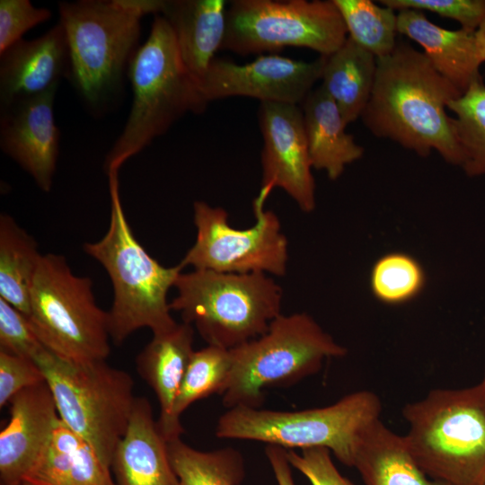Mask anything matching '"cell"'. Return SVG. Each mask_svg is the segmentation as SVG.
<instances>
[{
    "label": "cell",
    "mask_w": 485,
    "mask_h": 485,
    "mask_svg": "<svg viewBox=\"0 0 485 485\" xmlns=\"http://www.w3.org/2000/svg\"><path fill=\"white\" fill-rule=\"evenodd\" d=\"M461 95L423 52L397 42L389 56L377 58L372 94L360 118L377 137L421 157L436 151L446 163L462 166L463 152L446 112L448 103Z\"/></svg>",
    "instance_id": "obj_1"
},
{
    "label": "cell",
    "mask_w": 485,
    "mask_h": 485,
    "mask_svg": "<svg viewBox=\"0 0 485 485\" xmlns=\"http://www.w3.org/2000/svg\"><path fill=\"white\" fill-rule=\"evenodd\" d=\"M119 171L107 174L110 198L108 230L97 242H86L84 251L108 273L113 288L109 316L110 340L124 342L133 332L148 328L153 334L172 329L178 322L171 314L168 292L183 268L164 267L135 237L123 210Z\"/></svg>",
    "instance_id": "obj_2"
},
{
    "label": "cell",
    "mask_w": 485,
    "mask_h": 485,
    "mask_svg": "<svg viewBox=\"0 0 485 485\" xmlns=\"http://www.w3.org/2000/svg\"><path fill=\"white\" fill-rule=\"evenodd\" d=\"M163 0H79L58 4L70 58L69 79L92 109L117 93L138 49L141 19Z\"/></svg>",
    "instance_id": "obj_3"
},
{
    "label": "cell",
    "mask_w": 485,
    "mask_h": 485,
    "mask_svg": "<svg viewBox=\"0 0 485 485\" xmlns=\"http://www.w3.org/2000/svg\"><path fill=\"white\" fill-rule=\"evenodd\" d=\"M128 76L132 106L121 134L104 159L106 173L119 170L186 113H201L208 104L182 63L172 31L161 14L155 15L147 40L133 57Z\"/></svg>",
    "instance_id": "obj_4"
},
{
    "label": "cell",
    "mask_w": 485,
    "mask_h": 485,
    "mask_svg": "<svg viewBox=\"0 0 485 485\" xmlns=\"http://www.w3.org/2000/svg\"><path fill=\"white\" fill-rule=\"evenodd\" d=\"M403 436L414 459L431 479L452 485L485 483V383L434 389L401 410Z\"/></svg>",
    "instance_id": "obj_5"
},
{
    "label": "cell",
    "mask_w": 485,
    "mask_h": 485,
    "mask_svg": "<svg viewBox=\"0 0 485 485\" xmlns=\"http://www.w3.org/2000/svg\"><path fill=\"white\" fill-rule=\"evenodd\" d=\"M170 303L207 345L232 349L264 334L281 314L283 290L266 273L181 272Z\"/></svg>",
    "instance_id": "obj_6"
},
{
    "label": "cell",
    "mask_w": 485,
    "mask_h": 485,
    "mask_svg": "<svg viewBox=\"0 0 485 485\" xmlns=\"http://www.w3.org/2000/svg\"><path fill=\"white\" fill-rule=\"evenodd\" d=\"M230 350L232 371L222 394L226 410L260 409L266 390L294 385L348 352L306 313H281L264 334Z\"/></svg>",
    "instance_id": "obj_7"
},
{
    "label": "cell",
    "mask_w": 485,
    "mask_h": 485,
    "mask_svg": "<svg viewBox=\"0 0 485 485\" xmlns=\"http://www.w3.org/2000/svg\"><path fill=\"white\" fill-rule=\"evenodd\" d=\"M382 402L367 390L343 396L321 408L282 411L235 407L222 414L216 436L252 440L290 450L324 447L353 467L357 445L368 427L380 419Z\"/></svg>",
    "instance_id": "obj_8"
},
{
    "label": "cell",
    "mask_w": 485,
    "mask_h": 485,
    "mask_svg": "<svg viewBox=\"0 0 485 485\" xmlns=\"http://www.w3.org/2000/svg\"><path fill=\"white\" fill-rule=\"evenodd\" d=\"M62 422L111 465L137 400L130 375L106 360L77 363L47 348L35 358Z\"/></svg>",
    "instance_id": "obj_9"
},
{
    "label": "cell",
    "mask_w": 485,
    "mask_h": 485,
    "mask_svg": "<svg viewBox=\"0 0 485 485\" xmlns=\"http://www.w3.org/2000/svg\"><path fill=\"white\" fill-rule=\"evenodd\" d=\"M27 318L42 345L62 359L102 361L110 352L108 312L96 304L92 279L75 275L62 255H41Z\"/></svg>",
    "instance_id": "obj_10"
},
{
    "label": "cell",
    "mask_w": 485,
    "mask_h": 485,
    "mask_svg": "<svg viewBox=\"0 0 485 485\" xmlns=\"http://www.w3.org/2000/svg\"><path fill=\"white\" fill-rule=\"evenodd\" d=\"M347 34L333 0H235L227 9L222 48L246 56L297 47L329 57Z\"/></svg>",
    "instance_id": "obj_11"
},
{
    "label": "cell",
    "mask_w": 485,
    "mask_h": 485,
    "mask_svg": "<svg viewBox=\"0 0 485 485\" xmlns=\"http://www.w3.org/2000/svg\"><path fill=\"white\" fill-rule=\"evenodd\" d=\"M269 194L266 190H260L252 203L256 221L245 229L233 227L224 208L204 201L194 202L196 239L181 260V267L225 273L285 276L288 242L278 216L264 207Z\"/></svg>",
    "instance_id": "obj_12"
},
{
    "label": "cell",
    "mask_w": 485,
    "mask_h": 485,
    "mask_svg": "<svg viewBox=\"0 0 485 485\" xmlns=\"http://www.w3.org/2000/svg\"><path fill=\"white\" fill-rule=\"evenodd\" d=\"M325 57L312 61L260 55L246 64L216 57L198 83L204 100L250 97L260 102L300 104L322 78Z\"/></svg>",
    "instance_id": "obj_13"
},
{
    "label": "cell",
    "mask_w": 485,
    "mask_h": 485,
    "mask_svg": "<svg viewBox=\"0 0 485 485\" xmlns=\"http://www.w3.org/2000/svg\"><path fill=\"white\" fill-rule=\"evenodd\" d=\"M259 121L263 146L261 187L283 190L304 213L316 207L302 109L296 104L260 102Z\"/></svg>",
    "instance_id": "obj_14"
},
{
    "label": "cell",
    "mask_w": 485,
    "mask_h": 485,
    "mask_svg": "<svg viewBox=\"0 0 485 485\" xmlns=\"http://www.w3.org/2000/svg\"><path fill=\"white\" fill-rule=\"evenodd\" d=\"M57 86L1 107L0 147L48 192L53 184L60 132L55 123Z\"/></svg>",
    "instance_id": "obj_15"
},
{
    "label": "cell",
    "mask_w": 485,
    "mask_h": 485,
    "mask_svg": "<svg viewBox=\"0 0 485 485\" xmlns=\"http://www.w3.org/2000/svg\"><path fill=\"white\" fill-rule=\"evenodd\" d=\"M46 382L18 392L0 432V485H20L48 444L58 420Z\"/></svg>",
    "instance_id": "obj_16"
},
{
    "label": "cell",
    "mask_w": 485,
    "mask_h": 485,
    "mask_svg": "<svg viewBox=\"0 0 485 485\" xmlns=\"http://www.w3.org/2000/svg\"><path fill=\"white\" fill-rule=\"evenodd\" d=\"M0 57V107L43 93L69 77L68 44L60 22L35 40H19Z\"/></svg>",
    "instance_id": "obj_17"
},
{
    "label": "cell",
    "mask_w": 485,
    "mask_h": 485,
    "mask_svg": "<svg viewBox=\"0 0 485 485\" xmlns=\"http://www.w3.org/2000/svg\"><path fill=\"white\" fill-rule=\"evenodd\" d=\"M194 328L185 322L153 334L150 342L137 357L139 375L154 392L160 414L157 423L167 442L180 438L184 432L173 410L180 387L193 349Z\"/></svg>",
    "instance_id": "obj_18"
},
{
    "label": "cell",
    "mask_w": 485,
    "mask_h": 485,
    "mask_svg": "<svg viewBox=\"0 0 485 485\" xmlns=\"http://www.w3.org/2000/svg\"><path fill=\"white\" fill-rule=\"evenodd\" d=\"M110 467L117 485H180L170 462L168 442L147 399L137 397Z\"/></svg>",
    "instance_id": "obj_19"
},
{
    "label": "cell",
    "mask_w": 485,
    "mask_h": 485,
    "mask_svg": "<svg viewBox=\"0 0 485 485\" xmlns=\"http://www.w3.org/2000/svg\"><path fill=\"white\" fill-rule=\"evenodd\" d=\"M227 4L224 0H163L160 14L169 23L182 63L197 83L223 47Z\"/></svg>",
    "instance_id": "obj_20"
},
{
    "label": "cell",
    "mask_w": 485,
    "mask_h": 485,
    "mask_svg": "<svg viewBox=\"0 0 485 485\" xmlns=\"http://www.w3.org/2000/svg\"><path fill=\"white\" fill-rule=\"evenodd\" d=\"M397 27L399 33L421 46L434 68L462 94L481 76L475 31L444 29L414 9L398 11Z\"/></svg>",
    "instance_id": "obj_21"
},
{
    "label": "cell",
    "mask_w": 485,
    "mask_h": 485,
    "mask_svg": "<svg viewBox=\"0 0 485 485\" xmlns=\"http://www.w3.org/2000/svg\"><path fill=\"white\" fill-rule=\"evenodd\" d=\"M22 485H117L111 467L58 419Z\"/></svg>",
    "instance_id": "obj_22"
},
{
    "label": "cell",
    "mask_w": 485,
    "mask_h": 485,
    "mask_svg": "<svg viewBox=\"0 0 485 485\" xmlns=\"http://www.w3.org/2000/svg\"><path fill=\"white\" fill-rule=\"evenodd\" d=\"M304 127L313 168L335 181L345 168L360 159L363 146L346 132L347 124L333 100L322 85L302 102Z\"/></svg>",
    "instance_id": "obj_23"
},
{
    "label": "cell",
    "mask_w": 485,
    "mask_h": 485,
    "mask_svg": "<svg viewBox=\"0 0 485 485\" xmlns=\"http://www.w3.org/2000/svg\"><path fill=\"white\" fill-rule=\"evenodd\" d=\"M353 467L366 485H452L428 479L411 454L403 436L381 420L373 422L356 450Z\"/></svg>",
    "instance_id": "obj_24"
},
{
    "label": "cell",
    "mask_w": 485,
    "mask_h": 485,
    "mask_svg": "<svg viewBox=\"0 0 485 485\" xmlns=\"http://www.w3.org/2000/svg\"><path fill=\"white\" fill-rule=\"evenodd\" d=\"M377 58L349 37L329 57L321 84L349 124L361 117L375 84Z\"/></svg>",
    "instance_id": "obj_25"
},
{
    "label": "cell",
    "mask_w": 485,
    "mask_h": 485,
    "mask_svg": "<svg viewBox=\"0 0 485 485\" xmlns=\"http://www.w3.org/2000/svg\"><path fill=\"white\" fill-rule=\"evenodd\" d=\"M36 241L9 215H0V298L26 316L40 257Z\"/></svg>",
    "instance_id": "obj_26"
},
{
    "label": "cell",
    "mask_w": 485,
    "mask_h": 485,
    "mask_svg": "<svg viewBox=\"0 0 485 485\" xmlns=\"http://www.w3.org/2000/svg\"><path fill=\"white\" fill-rule=\"evenodd\" d=\"M168 454L180 485H240L243 481L244 460L233 447L200 451L180 437L168 442Z\"/></svg>",
    "instance_id": "obj_27"
},
{
    "label": "cell",
    "mask_w": 485,
    "mask_h": 485,
    "mask_svg": "<svg viewBox=\"0 0 485 485\" xmlns=\"http://www.w3.org/2000/svg\"><path fill=\"white\" fill-rule=\"evenodd\" d=\"M349 38L376 58L389 56L397 45V13L370 0H333Z\"/></svg>",
    "instance_id": "obj_28"
},
{
    "label": "cell",
    "mask_w": 485,
    "mask_h": 485,
    "mask_svg": "<svg viewBox=\"0 0 485 485\" xmlns=\"http://www.w3.org/2000/svg\"><path fill=\"white\" fill-rule=\"evenodd\" d=\"M447 109L455 114L454 130L463 152L462 168L468 177L485 175V84L476 79Z\"/></svg>",
    "instance_id": "obj_29"
},
{
    "label": "cell",
    "mask_w": 485,
    "mask_h": 485,
    "mask_svg": "<svg viewBox=\"0 0 485 485\" xmlns=\"http://www.w3.org/2000/svg\"><path fill=\"white\" fill-rule=\"evenodd\" d=\"M233 360L231 350L217 346L194 350L180 387L173 415H181L190 405L212 394L222 395L228 384Z\"/></svg>",
    "instance_id": "obj_30"
},
{
    "label": "cell",
    "mask_w": 485,
    "mask_h": 485,
    "mask_svg": "<svg viewBox=\"0 0 485 485\" xmlns=\"http://www.w3.org/2000/svg\"><path fill=\"white\" fill-rule=\"evenodd\" d=\"M426 281V272L420 262L413 256L400 251L379 257L369 275L372 295L389 305L411 301L423 291Z\"/></svg>",
    "instance_id": "obj_31"
},
{
    "label": "cell",
    "mask_w": 485,
    "mask_h": 485,
    "mask_svg": "<svg viewBox=\"0 0 485 485\" xmlns=\"http://www.w3.org/2000/svg\"><path fill=\"white\" fill-rule=\"evenodd\" d=\"M394 11H429L458 22L462 29L476 31L485 22V0H381Z\"/></svg>",
    "instance_id": "obj_32"
},
{
    "label": "cell",
    "mask_w": 485,
    "mask_h": 485,
    "mask_svg": "<svg viewBox=\"0 0 485 485\" xmlns=\"http://www.w3.org/2000/svg\"><path fill=\"white\" fill-rule=\"evenodd\" d=\"M45 348L27 316L0 298V351L35 360Z\"/></svg>",
    "instance_id": "obj_33"
},
{
    "label": "cell",
    "mask_w": 485,
    "mask_h": 485,
    "mask_svg": "<svg viewBox=\"0 0 485 485\" xmlns=\"http://www.w3.org/2000/svg\"><path fill=\"white\" fill-rule=\"evenodd\" d=\"M50 17V10L34 7L29 0H1L0 54L22 40L27 31Z\"/></svg>",
    "instance_id": "obj_34"
},
{
    "label": "cell",
    "mask_w": 485,
    "mask_h": 485,
    "mask_svg": "<svg viewBox=\"0 0 485 485\" xmlns=\"http://www.w3.org/2000/svg\"><path fill=\"white\" fill-rule=\"evenodd\" d=\"M46 382L35 360L0 351V407L22 390Z\"/></svg>",
    "instance_id": "obj_35"
},
{
    "label": "cell",
    "mask_w": 485,
    "mask_h": 485,
    "mask_svg": "<svg viewBox=\"0 0 485 485\" xmlns=\"http://www.w3.org/2000/svg\"><path fill=\"white\" fill-rule=\"evenodd\" d=\"M287 455L291 466L304 475L312 485H354L339 472L327 448L303 449L301 454L287 449Z\"/></svg>",
    "instance_id": "obj_36"
},
{
    "label": "cell",
    "mask_w": 485,
    "mask_h": 485,
    "mask_svg": "<svg viewBox=\"0 0 485 485\" xmlns=\"http://www.w3.org/2000/svg\"><path fill=\"white\" fill-rule=\"evenodd\" d=\"M265 454L278 485H295L287 449L274 445L265 446Z\"/></svg>",
    "instance_id": "obj_37"
},
{
    "label": "cell",
    "mask_w": 485,
    "mask_h": 485,
    "mask_svg": "<svg viewBox=\"0 0 485 485\" xmlns=\"http://www.w3.org/2000/svg\"><path fill=\"white\" fill-rule=\"evenodd\" d=\"M477 49L481 63L485 62V22L475 31Z\"/></svg>",
    "instance_id": "obj_38"
},
{
    "label": "cell",
    "mask_w": 485,
    "mask_h": 485,
    "mask_svg": "<svg viewBox=\"0 0 485 485\" xmlns=\"http://www.w3.org/2000/svg\"><path fill=\"white\" fill-rule=\"evenodd\" d=\"M482 382H484V383H485V369H484V377H483V380H482Z\"/></svg>",
    "instance_id": "obj_39"
},
{
    "label": "cell",
    "mask_w": 485,
    "mask_h": 485,
    "mask_svg": "<svg viewBox=\"0 0 485 485\" xmlns=\"http://www.w3.org/2000/svg\"><path fill=\"white\" fill-rule=\"evenodd\" d=\"M20 485H22V484H20Z\"/></svg>",
    "instance_id": "obj_40"
},
{
    "label": "cell",
    "mask_w": 485,
    "mask_h": 485,
    "mask_svg": "<svg viewBox=\"0 0 485 485\" xmlns=\"http://www.w3.org/2000/svg\"><path fill=\"white\" fill-rule=\"evenodd\" d=\"M484 485H485V483H484Z\"/></svg>",
    "instance_id": "obj_41"
}]
</instances>
